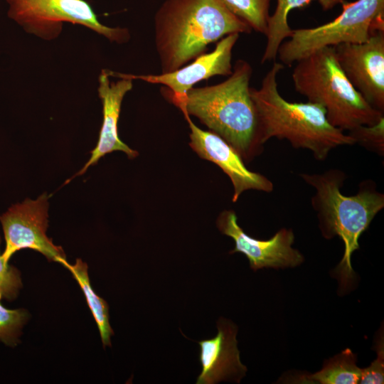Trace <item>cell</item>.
<instances>
[{
    "label": "cell",
    "mask_w": 384,
    "mask_h": 384,
    "mask_svg": "<svg viewBox=\"0 0 384 384\" xmlns=\"http://www.w3.org/2000/svg\"><path fill=\"white\" fill-rule=\"evenodd\" d=\"M251 31L222 0H166L155 15V44L162 73L183 66L225 36Z\"/></svg>",
    "instance_id": "cell-1"
},
{
    "label": "cell",
    "mask_w": 384,
    "mask_h": 384,
    "mask_svg": "<svg viewBox=\"0 0 384 384\" xmlns=\"http://www.w3.org/2000/svg\"><path fill=\"white\" fill-rule=\"evenodd\" d=\"M284 65L274 61L259 89L250 87L257 115V142L260 146L272 137L286 139L296 149H308L319 161L333 149L355 144L344 131L333 126L318 104L291 102L278 90L277 77Z\"/></svg>",
    "instance_id": "cell-2"
},
{
    "label": "cell",
    "mask_w": 384,
    "mask_h": 384,
    "mask_svg": "<svg viewBox=\"0 0 384 384\" xmlns=\"http://www.w3.org/2000/svg\"><path fill=\"white\" fill-rule=\"evenodd\" d=\"M303 180L315 189L311 205L316 212L319 226L326 238L338 236L344 245L343 258L336 271L340 284L346 288L354 279L352 254L359 249L361 234L384 207V195L377 191L372 181L361 183L354 196H344L341 188L346 174L339 169L322 174H302Z\"/></svg>",
    "instance_id": "cell-3"
},
{
    "label": "cell",
    "mask_w": 384,
    "mask_h": 384,
    "mask_svg": "<svg viewBox=\"0 0 384 384\" xmlns=\"http://www.w3.org/2000/svg\"><path fill=\"white\" fill-rule=\"evenodd\" d=\"M252 73L251 65L238 60L228 79L215 85L192 87L178 107L183 114L198 117L242 156L259 147L257 115L250 95Z\"/></svg>",
    "instance_id": "cell-4"
},
{
    "label": "cell",
    "mask_w": 384,
    "mask_h": 384,
    "mask_svg": "<svg viewBox=\"0 0 384 384\" xmlns=\"http://www.w3.org/2000/svg\"><path fill=\"white\" fill-rule=\"evenodd\" d=\"M296 63L292 74L295 90L308 102L321 106L333 126L348 132L374 125L384 117L348 81L333 46L320 48Z\"/></svg>",
    "instance_id": "cell-5"
},
{
    "label": "cell",
    "mask_w": 384,
    "mask_h": 384,
    "mask_svg": "<svg viewBox=\"0 0 384 384\" xmlns=\"http://www.w3.org/2000/svg\"><path fill=\"white\" fill-rule=\"evenodd\" d=\"M342 12L333 21L308 28L292 29L279 46L277 56L289 67L324 47L367 41L375 31L384 30V0L344 1Z\"/></svg>",
    "instance_id": "cell-6"
},
{
    "label": "cell",
    "mask_w": 384,
    "mask_h": 384,
    "mask_svg": "<svg viewBox=\"0 0 384 384\" xmlns=\"http://www.w3.org/2000/svg\"><path fill=\"white\" fill-rule=\"evenodd\" d=\"M8 16L23 29L44 39L57 37L63 22L84 26L111 41L126 43L129 31L102 24L85 0H6Z\"/></svg>",
    "instance_id": "cell-7"
},
{
    "label": "cell",
    "mask_w": 384,
    "mask_h": 384,
    "mask_svg": "<svg viewBox=\"0 0 384 384\" xmlns=\"http://www.w3.org/2000/svg\"><path fill=\"white\" fill-rule=\"evenodd\" d=\"M48 206V196L44 193L35 200L26 198L12 205L0 215L5 240L1 257L5 264H9L12 255L23 249L38 252L48 260L60 264L66 260L62 247L55 245L46 235Z\"/></svg>",
    "instance_id": "cell-8"
},
{
    "label": "cell",
    "mask_w": 384,
    "mask_h": 384,
    "mask_svg": "<svg viewBox=\"0 0 384 384\" xmlns=\"http://www.w3.org/2000/svg\"><path fill=\"white\" fill-rule=\"evenodd\" d=\"M239 33L225 36L217 43L215 49L196 57L193 63L178 69L159 75H132L107 70L110 76L142 80L149 83L165 86L163 95L178 107L187 92L197 82L215 75L229 76L232 72V52L239 38Z\"/></svg>",
    "instance_id": "cell-9"
},
{
    "label": "cell",
    "mask_w": 384,
    "mask_h": 384,
    "mask_svg": "<svg viewBox=\"0 0 384 384\" xmlns=\"http://www.w3.org/2000/svg\"><path fill=\"white\" fill-rule=\"evenodd\" d=\"M337 61L353 87L373 107L384 112V30L361 43L333 46Z\"/></svg>",
    "instance_id": "cell-10"
},
{
    "label": "cell",
    "mask_w": 384,
    "mask_h": 384,
    "mask_svg": "<svg viewBox=\"0 0 384 384\" xmlns=\"http://www.w3.org/2000/svg\"><path fill=\"white\" fill-rule=\"evenodd\" d=\"M218 227L223 234L230 237L235 242V248L230 253L244 254L253 270L265 267H294L304 261L303 255L292 247L294 235L290 229L282 228L269 240H258L243 231L233 210L222 213L218 220Z\"/></svg>",
    "instance_id": "cell-11"
},
{
    "label": "cell",
    "mask_w": 384,
    "mask_h": 384,
    "mask_svg": "<svg viewBox=\"0 0 384 384\" xmlns=\"http://www.w3.org/2000/svg\"><path fill=\"white\" fill-rule=\"evenodd\" d=\"M190 129V146L202 159L218 165L230 178L234 188L233 201L236 202L245 191L254 189L270 193L273 183L265 176L251 171L245 165L240 154L215 132L198 127L188 114H183Z\"/></svg>",
    "instance_id": "cell-12"
},
{
    "label": "cell",
    "mask_w": 384,
    "mask_h": 384,
    "mask_svg": "<svg viewBox=\"0 0 384 384\" xmlns=\"http://www.w3.org/2000/svg\"><path fill=\"white\" fill-rule=\"evenodd\" d=\"M217 326L214 338L198 341L202 370L196 384H215L232 378L239 383L247 370L240 360L236 326L224 319H220Z\"/></svg>",
    "instance_id": "cell-13"
},
{
    "label": "cell",
    "mask_w": 384,
    "mask_h": 384,
    "mask_svg": "<svg viewBox=\"0 0 384 384\" xmlns=\"http://www.w3.org/2000/svg\"><path fill=\"white\" fill-rule=\"evenodd\" d=\"M107 70H103L99 76L98 93L102 103V124L96 146L91 151L88 161L76 174H83L92 165L105 155L114 151L124 152L129 159L138 155L124 143L118 134V120L121 105L124 95L132 89V79L120 78L117 82H110Z\"/></svg>",
    "instance_id": "cell-14"
},
{
    "label": "cell",
    "mask_w": 384,
    "mask_h": 384,
    "mask_svg": "<svg viewBox=\"0 0 384 384\" xmlns=\"http://www.w3.org/2000/svg\"><path fill=\"white\" fill-rule=\"evenodd\" d=\"M314 0H277V7L272 16H270L267 28L265 33L266 46L263 53L261 63L274 61L277 59L279 46L284 39L289 38L292 33L287 16L294 9L307 6ZM319 2L325 11L333 9L337 4H341L345 0H316Z\"/></svg>",
    "instance_id": "cell-15"
},
{
    "label": "cell",
    "mask_w": 384,
    "mask_h": 384,
    "mask_svg": "<svg viewBox=\"0 0 384 384\" xmlns=\"http://www.w3.org/2000/svg\"><path fill=\"white\" fill-rule=\"evenodd\" d=\"M60 264L71 272L78 282L97 324L103 346H111L110 338L114 332L109 321L108 304L92 289L87 265L80 259H77L74 265L70 264L66 260Z\"/></svg>",
    "instance_id": "cell-16"
},
{
    "label": "cell",
    "mask_w": 384,
    "mask_h": 384,
    "mask_svg": "<svg viewBox=\"0 0 384 384\" xmlns=\"http://www.w3.org/2000/svg\"><path fill=\"white\" fill-rule=\"evenodd\" d=\"M361 369L356 365V358L346 348L331 358L323 368L312 375L300 376L297 383L314 384H356L358 383Z\"/></svg>",
    "instance_id": "cell-17"
},
{
    "label": "cell",
    "mask_w": 384,
    "mask_h": 384,
    "mask_svg": "<svg viewBox=\"0 0 384 384\" xmlns=\"http://www.w3.org/2000/svg\"><path fill=\"white\" fill-rule=\"evenodd\" d=\"M222 1L235 15L247 23L252 30L265 35L270 16V0Z\"/></svg>",
    "instance_id": "cell-18"
},
{
    "label": "cell",
    "mask_w": 384,
    "mask_h": 384,
    "mask_svg": "<svg viewBox=\"0 0 384 384\" xmlns=\"http://www.w3.org/2000/svg\"><path fill=\"white\" fill-rule=\"evenodd\" d=\"M29 318L24 309H9L0 302V341L14 347L19 343L21 329Z\"/></svg>",
    "instance_id": "cell-19"
},
{
    "label": "cell",
    "mask_w": 384,
    "mask_h": 384,
    "mask_svg": "<svg viewBox=\"0 0 384 384\" xmlns=\"http://www.w3.org/2000/svg\"><path fill=\"white\" fill-rule=\"evenodd\" d=\"M348 134L353 139L355 144L359 143L370 150L383 154L384 117L374 125H361L348 131Z\"/></svg>",
    "instance_id": "cell-20"
},
{
    "label": "cell",
    "mask_w": 384,
    "mask_h": 384,
    "mask_svg": "<svg viewBox=\"0 0 384 384\" xmlns=\"http://www.w3.org/2000/svg\"><path fill=\"white\" fill-rule=\"evenodd\" d=\"M1 238L0 236V245ZM22 287L19 270L9 264H5L0 252V300L13 301Z\"/></svg>",
    "instance_id": "cell-21"
},
{
    "label": "cell",
    "mask_w": 384,
    "mask_h": 384,
    "mask_svg": "<svg viewBox=\"0 0 384 384\" xmlns=\"http://www.w3.org/2000/svg\"><path fill=\"white\" fill-rule=\"evenodd\" d=\"M376 352V358L368 368L361 369L358 383L379 384L384 383V346L383 336L377 342Z\"/></svg>",
    "instance_id": "cell-22"
}]
</instances>
